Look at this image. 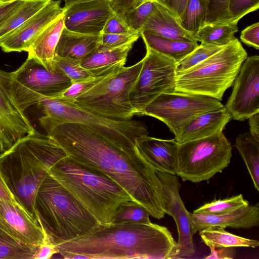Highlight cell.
I'll use <instances>...</instances> for the list:
<instances>
[{"label": "cell", "instance_id": "51", "mask_svg": "<svg viewBox=\"0 0 259 259\" xmlns=\"http://www.w3.org/2000/svg\"><path fill=\"white\" fill-rule=\"evenodd\" d=\"M65 5L64 8L67 7L72 4L80 3L82 2L89 1H93V0H64ZM109 1L110 2H112L114 0H106Z\"/></svg>", "mask_w": 259, "mask_h": 259}, {"label": "cell", "instance_id": "52", "mask_svg": "<svg viewBox=\"0 0 259 259\" xmlns=\"http://www.w3.org/2000/svg\"><path fill=\"white\" fill-rule=\"evenodd\" d=\"M148 1V0H136V3H135V8L139 6L140 5L144 3V2Z\"/></svg>", "mask_w": 259, "mask_h": 259}, {"label": "cell", "instance_id": "12", "mask_svg": "<svg viewBox=\"0 0 259 259\" xmlns=\"http://www.w3.org/2000/svg\"><path fill=\"white\" fill-rule=\"evenodd\" d=\"M142 68L130 94L131 103L137 115L163 93L175 92L177 62L146 47Z\"/></svg>", "mask_w": 259, "mask_h": 259}, {"label": "cell", "instance_id": "43", "mask_svg": "<svg viewBox=\"0 0 259 259\" xmlns=\"http://www.w3.org/2000/svg\"><path fill=\"white\" fill-rule=\"evenodd\" d=\"M259 23L256 22L245 28L241 31V41L249 47L256 50L259 49Z\"/></svg>", "mask_w": 259, "mask_h": 259}, {"label": "cell", "instance_id": "3", "mask_svg": "<svg viewBox=\"0 0 259 259\" xmlns=\"http://www.w3.org/2000/svg\"><path fill=\"white\" fill-rule=\"evenodd\" d=\"M63 151L48 135L35 130L0 155V169L7 185L18 203L35 220L37 192Z\"/></svg>", "mask_w": 259, "mask_h": 259}, {"label": "cell", "instance_id": "45", "mask_svg": "<svg viewBox=\"0 0 259 259\" xmlns=\"http://www.w3.org/2000/svg\"><path fill=\"white\" fill-rule=\"evenodd\" d=\"M169 10L177 18L184 11L188 0H154Z\"/></svg>", "mask_w": 259, "mask_h": 259}, {"label": "cell", "instance_id": "5", "mask_svg": "<svg viewBox=\"0 0 259 259\" xmlns=\"http://www.w3.org/2000/svg\"><path fill=\"white\" fill-rule=\"evenodd\" d=\"M35 219L55 246L84 236L101 224L49 172L37 192Z\"/></svg>", "mask_w": 259, "mask_h": 259}, {"label": "cell", "instance_id": "49", "mask_svg": "<svg viewBox=\"0 0 259 259\" xmlns=\"http://www.w3.org/2000/svg\"><path fill=\"white\" fill-rule=\"evenodd\" d=\"M233 247L218 248L210 249L211 253L205 258H233L234 250Z\"/></svg>", "mask_w": 259, "mask_h": 259}, {"label": "cell", "instance_id": "11", "mask_svg": "<svg viewBox=\"0 0 259 259\" xmlns=\"http://www.w3.org/2000/svg\"><path fill=\"white\" fill-rule=\"evenodd\" d=\"M224 108L219 100L211 97L175 92L160 94L145 107L142 115L163 122L176 137L196 116Z\"/></svg>", "mask_w": 259, "mask_h": 259}, {"label": "cell", "instance_id": "9", "mask_svg": "<svg viewBox=\"0 0 259 259\" xmlns=\"http://www.w3.org/2000/svg\"><path fill=\"white\" fill-rule=\"evenodd\" d=\"M143 60L123 67L78 96L74 103L101 116L114 120L131 119L136 112L130 94L141 72Z\"/></svg>", "mask_w": 259, "mask_h": 259}, {"label": "cell", "instance_id": "34", "mask_svg": "<svg viewBox=\"0 0 259 259\" xmlns=\"http://www.w3.org/2000/svg\"><path fill=\"white\" fill-rule=\"evenodd\" d=\"M224 47L201 43L184 59L177 63L176 76L199 64L219 51Z\"/></svg>", "mask_w": 259, "mask_h": 259}, {"label": "cell", "instance_id": "14", "mask_svg": "<svg viewBox=\"0 0 259 259\" xmlns=\"http://www.w3.org/2000/svg\"><path fill=\"white\" fill-rule=\"evenodd\" d=\"M156 173L163 192V211L173 218L177 226L179 236L174 259L190 257L195 252L192 213L187 210L180 195L178 177L168 173Z\"/></svg>", "mask_w": 259, "mask_h": 259}, {"label": "cell", "instance_id": "25", "mask_svg": "<svg viewBox=\"0 0 259 259\" xmlns=\"http://www.w3.org/2000/svg\"><path fill=\"white\" fill-rule=\"evenodd\" d=\"M100 35L74 32L64 27L55 51V56L68 57L82 62L99 46Z\"/></svg>", "mask_w": 259, "mask_h": 259}, {"label": "cell", "instance_id": "17", "mask_svg": "<svg viewBox=\"0 0 259 259\" xmlns=\"http://www.w3.org/2000/svg\"><path fill=\"white\" fill-rule=\"evenodd\" d=\"M61 1H50L43 8L17 29L0 39V47L6 52H28L32 43L52 21L64 13Z\"/></svg>", "mask_w": 259, "mask_h": 259}, {"label": "cell", "instance_id": "38", "mask_svg": "<svg viewBox=\"0 0 259 259\" xmlns=\"http://www.w3.org/2000/svg\"><path fill=\"white\" fill-rule=\"evenodd\" d=\"M80 63L68 57L58 56H55L54 57L55 69L63 72L70 79L72 82L92 76L81 66Z\"/></svg>", "mask_w": 259, "mask_h": 259}, {"label": "cell", "instance_id": "39", "mask_svg": "<svg viewBox=\"0 0 259 259\" xmlns=\"http://www.w3.org/2000/svg\"><path fill=\"white\" fill-rule=\"evenodd\" d=\"M206 15L205 25L232 21L229 12L230 0H205Z\"/></svg>", "mask_w": 259, "mask_h": 259}, {"label": "cell", "instance_id": "4", "mask_svg": "<svg viewBox=\"0 0 259 259\" xmlns=\"http://www.w3.org/2000/svg\"><path fill=\"white\" fill-rule=\"evenodd\" d=\"M48 172L101 225L112 223L123 206L133 201L114 181L80 165L64 151Z\"/></svg>", "mask_w": 259, "mask_h": 259}, {"label": "cell", "instance_id": "21", "mask_svg": "<svg viewBox=\"0 0 259 259\" xmlns=\"http://www.w3.org/2000/svg\"><path fill=\"white\" fill-rule=\"evenodd\" d=\"M133 43L118 48L108 49L98 47L96 51L81 62V66L92 76H102L113 73L123 68Z\"/></svg>", "mask_w": 259, "mask_h": 259}, {"label": "cell", "instance_id": "24", "mask_svg": "<svg viewBox=\"0 0 259 259\" xmlns=\"http://www.w3.org/2000/svg\"><path fill=\"white\" fill-rule=\"evenodd\" d=\"M144 30L174 40L196 41L194 39V35L180 25L177 18L171 12L156 2L141 32Z\"/></svg>", "mask_w": 259, "mask_h": 259}, {"label": "cell", "instance_id": "54", "mask_svg": "<svg viewBox=\"0 0 259 259\" xmlns=\"http://www.w3.org/2000/svg\"><path fill=\"white\" fill-rule=\"evenodd\" d=\"M6 3L0 2V6Z\"/></svg>", "mask_w": 259, "mask_h": 259}, {"label": "cell", "instance_id": "15", "mask_svg": "<svg viewBox=\"0 0 259 259\" xmlns=\"http://www.w3.org/2000/svg\"><path fill=\"white\" fill-rule=\"evenodd\" d=\"M63 8L65 28L91 35H100L107 21L115 14L111 2L106 0L82 2Z\"/></svg>", "mask_w": 259, "mask_h": 259}, {"label": "cell", "instance_id": "36", "mask_svg": "<svg viewBox=\"0 0 259 259\" xmlns=\"http://www.w3.org/2000/svg\"><path fill=\"white\" fill-rule=\"evenodd\" d=\"M149 212L142 206L133 201L123 206L112 223L133 222L141 224L151 223Z\"/></svg>", "mask_w": 259, "mask_h": 259}, {"label": "cell", "instance_id": "19", "mask_svg": "<svg viewBox=\"0 0 259 259\" xmlns=\"http://www.w3.org/2000/svg\"><path fill=\"white\" fill-rule=\"evenodd\" d=\"M192 232L210 227L249 229L259 225V204L217 214L192 213Z\"/></svg>", "mask_w": 259, "mask_h": 259}, {"label": "cell", "instance_id": "20", "mask_svg": "<svg viewBox=\"0 0 259 259\" xmlns=\"http://www.w3.org/2000/svg\"><path fill=\"white\" fill-rule=\"evenodd\" d=\"M178 143L148 136L139 138L136 147L156 171L176 175Z\"/></svg>", "mask_w": 259, "mask_h": 259}, {"label": "cell", "instance_id": "46", "mask_svg": "<svg viewBox=\"0 0 259 259\" xmlns=\"http://www.w3.org/2000/svg\"><path fill=\"white\" fill-rule=\"evenodd\" d=\"M136 0H114L111 3L115 14L120 16L135 8Z\"/></svg>", "mask_w": 259, "mask_h": 259}, {"label": "cell", "instance_id": "35", "mask_svg": "<svg viewBox=\"0 0 259 259\" xmlns=\"http://www.w3.org/2000/svg\"><path fill=\"white\" fill-rule=\"evenodd\" d=\"M155 6L154 0H148L120 16L133 31L141 32L144 24L153 11Z\"/></svg>", "mask_w": 259, "mask_h": 259}, {"label": "cell", "instance_id": "23", "mask_svg": "<svg viewBox=\"0 0 259 259\" xmlns=\"http://www.w3.org/2000/svg\"><path fill=\"white\" fill-rule=\"evenodd\" d=\"M64 27L63 13L47 25L35 38L27 52L28 56L36 59L48 70L54 71L55 51Z\"/></svg>", "mask_w": 259, "mask_h": 259}, {"label": "cell", "instance_id": "16", "mask_svg": "<svg viewBox=\"0 0 259 259\" xmlns=\"http://www.w3.org/2000/svg\"><path fill=\"white\" fill-rule=\"evenodd\" d=\"M0 228L16 240L31 248H37L46 235L37 221L20 205L0 199Z\"/></svg>", "mask_w": 259, "mask_h": 259}, {"label": "cell", "instance_id": "33", "mask_svg": "<svg viewBox=\"0 0 259 259\" xmlns=\"http://www.w3.org/2000/svg\"><path fill=\"white\" fill-rule=\"evenodd\" d=\"M249 205L242 194L223 199L215 200L207 203L194 210V213L217 214L229 212Z\"/></svg>", "mask_w": 259, "mask_h": 259}, {"label": "cell", "instance_id": "2", "mask_svg": "<svg viewBox=\"0 0 259 259\" xmlns=\"http://www.w3.org/2000/svg\"><path fill=\"white\" fill-rule=\"evenodd\" d=\"M56 247L67 259H174L177 242L164 226L124 222L101 225Z\"/></svg>", "mask_w": 259, "mask_h": 259}, {"label": "cell", "instance_id": "27", "mask_svg": "<svg viewBox=\"0 0 259 259\" xmlns=\"http://www.w3.org/2000/svg\"><path fill=\"white\" fill-rule=\"evenodd\" d=\"M199 232L202 241L210 249L236 247L255 248L259 246L258 240L229 233L223 227H207Z\"/></svg>", "mask_w": 259, "mask_h": 259}, {"label": "cell", "instance_id": "6", "mask_svg": "<svg viewBox=\"0 0 259 259\" xmlns=\"http://www.w3.org/2000/svg\"><path fill=\"white\" fill-rule=\"evenodd\" d=\"M247 53L236 38L203 61L176 77L175 92L219 101L233 85Z\"/></svg>", "mask_w": 259, "mask_h": 259}, {"label": "cell", "instance_id": "7", "mask_svg": "<svg viewBox=\"0 0 259 259\" xmlns=\"http://www.w3.org/2000/svg\"><path fill=\"white\" fill-rule=\"evenodd\" d=\"M36 104L45 114L39 121L47 133L63 123H80L95 128L115 143L132 149L137 148V141L139 138L148 135L143 122L105 118L74 102L53 98H45Z\"/></svg>", "mask_w": 259, "mask_h": 259}, {"label": "cell", "instance_id": "40", "mask_svg": "<svg viewBox=\"0 0 259 259\" xmlns=\"http://www.w3.org/2000/svg\"><path fill=\"white\" fill-rule=\"evenodd\" d=\"M141 36L139 31L124 34L102 33L100 35L99 47L112 49L133 43Z\"/></svg>", "mask_w": 259, "mask_h": 259}, {"label": "cell", "instance_id": "53", "mask_svg": "<svg viewBox=\"0 0 259 259\" xmlns=\"http://www.w3.org/2000/svg\"><path fill=\"white\" fill-rule=\"evenodd\" d=\"M11 1H13V0H0V2L7 3V2H10Z\"/></svg>", "mask_w": 259, "mask_h": 259}, {"label": "cell", "instance_id": "18", "mask_svg": "<svg viewBox=\"0 0 259 259\" xmlns=\"http://www.w3.org/2000/svg\"><path fill=\"white\" fill-rule=\"evenodd\" d=\"M35 131L29 120L0 84V152Z\"/></svg>", "mask_w": 259, "mask_h": 259}, {"label": "cell", "instance_id": "30", "mask_svg": "<svg viewBox=\"0 0 259 259\" xmlns=\"http://www.w3.org/2000/svg\"><path fill=\"white\" fill-rule=\"evenodd\" d=\"M51 0H24L0 25V39L17 29Z\"/></svg>", "mask_w": 259, "mask_h": 259}, {"label": "cell", "instance_id": "22", "mask_svg": "<svg viewBox=\"0 0 259 259\" xmlns=\"http://www.w3.org/2000/svg\"><path fill=\"white\" fill-rule=\"evenodd\" d=\"M231 119L225 107L201 114L191 120L175 139L181 144L210 136L223 132Z\"/></svg>", "mask_w": 259, "mask_h": 259}, {"label": "cell", "instance_id": "13", "mask_svg": "<svg viewBox=\"0 0 259 259\" xmlns=\"http://www.w3.org/2000/svg\"><path fill=\"white\" fill-rule=\"evenodd\" d=\"M232 119L243 121L259 112V56L247 57L225 106Z\"/></svg>", "mask_w": 259, "mask_h": 259}, {"label": "cell", "instance_id": "29", "mask_svg": "<svg viewBox=\"0 0 259 259\" xmlns=\"http://www.w3.org/2000/svg\"><path fill=\"white\" fill-rule=\"evenodd\" d=\"M237 23L231 21L205 24L194 34V39L201 43L225 46L235 38L234 35L238 31Z\"/></svg>", "mask_w": 259, "mask_h": 259}, {"label": "cell", "instance_id": "42", "mask_svg": "<svg viewBox=\"0 0 259 259\" xmlns=\"http://www.w3.org/2000/svg\"><path fill=\"white\" fill-rule=\"evenodd\" d=\"M133 32L120 16L114 14L107 21L102 33L124 34Z\"/></svg>", "mask_w": 259, "mask_h": 259}, {"label": "cell", "instance_id": "50", "mask_svg": "<svg viewBox=\"0 0 259 259\" xmlns=\"http://www.w3.org/2000/svg\"><path fill=\"white\" fill-rule=\"evenodd\" d=\"M248 119L250 133L259 139V112L252 115Z\"/></svg>", "mask_w": 259, "mask_h": 259}, {"label": "cell", "instance_id": "47", "mask_svg": "<svg viewBox=\"0 0 259 259\" xmlns=\"http://www.w3.org/2000/svg\"><path fill=\"white\" fill-rule=\"evenodd\" d=\"M24 1L13 0L0 6V25L10 16Z\"/></svg>", "mask_w": 259, "mask_h": 259}, {"label": "cell", "instance_id": "32", "mask_svg": "<svg viewBox=\"0 0 259 259\" xmlns=\"http://www.w3.org/2000/svg\"><path fill=\"white\" fill-rule=\"evenodd\" d=\"M38 248L28 247L0 228V259H33Z\"/></svg>", "mask_w": 259, "mask_h": 259}, {"label": "cell", "instance_id": "48", "mask_svg": "<svg viewBox=\"0 0 259 259\" xmlns=\"http://www.w3.org/2000/svg\"><path fill=\"white\" fill-rule=\"evenodd\" d=\"M0 199L7 200L20 205L7 185L0 169ZM21 206V205H20ZM22 207V206H21Z\"/></svg>", "mask_w": 259, "mask_h": 259}, {"label": "cell", "instance_id": "10", "mask_svg": "<svg viewBox=\"0 0 259 259\" xmlns=\"http://www.w3.org/2000/svg\"><path fill=\"white\" fill-rule=\"evenodd\" d=\"M232 146L223 132L178 144L176 175L184 181H208L229 164Z\"/></svg>", "mask_w": 259, "mask_h": 259}, {"label": "cell", "instance_id": "37", "mask_svg": "<svg viewBox=\"0 0 259 259\" xmlns=\"http://www.w3.org/2000/svg\"><path fill=\"white\" fill-rule=\"evenodd\" d=\"M114 73L102 76H90L72 82L68 88L54 98L64 101L74 102L75 100L82 93Z\"/></svg>", "mask_w": 259, "mask_h": 259}, {"label": "cell", "instance_id": "1", "mask_svg": "<svg viewBox=\"0 0 259 259\" xmlns=\"http://www.w3.org/2000/svg\"><path fill=\"white\" fill-rule=\"evenodd\" d=\"M47 135L70 159L118 184L152 217H164L161 183L137 148L123 147L95 128L77 123L59 125Z\"/></svg>", "mask_w": 259, "mask_h": 259}, {"label": "cell", "instance_id": "28", "mask_svg": "<svg viewBox=\"0 0 259 259\" xmlns=\"http://www.w3.org/2000/svg\"><path fill=\"white\" fill-rule=\"evenodd\" d=\"M242 158L254 187L259 191V139L250 132L240 134L234 144Z\"/></svg>", "mask_w": 259, "mask_h": 259}, {"label": "cell", "instance_id": "44", "mask_svg": "<svg viewBox=\"0 0 259 259\" xmlns=\"http://www.w3.org/2000/svg\"><path fill=\"white\" fill-rule=\"evenodd\" d=\"M56 253H58V251L56 246L52 244L46 236L44 242L38 247L33 259L50 258Z\"/></svg>", "mask_w": 259, "mask_h": 259}, {"label": "cell", "instance_id": "31", "mask_svg": "<svg viewBox=\"0 0 259 259\" xmlns=\"http://www.w3.org/2000/svg\"><path fill=\"white\" fill-rule=\"evenodd\" d=\"M206 15L205 0H188L177 20L185 30L194 35L205 25Z\"/></svg>", "mask_w": 259, "mask_h": 259}, {"label": "cell", "instance_id": "41", "mask_svg": "<svg viewBox=\"0 0 259 259\" xmlns=\"http://www.w3.org/2000/svg\"><path fill=\"white\" fill-rule=\"evenodd\" d=\"M259 8V0H230L229 12L232 21L238 22L246 14Z\"/></svg>", "mask_w": 259, "mask_h": 259}, {"label": "cell", "instance_id": "26", "mask_svg": "<svg viewBox=\"0 0 259 259\" xmlns=\"http://www.w3.org/2000/svg\"><path fill=\"white\" fill-rule=\"evenodd\" d=\"M140 33L146 47L172 59L177 63L198 46L197 41L174 40L145 30L142 31Z\"/></svg>", "mask_w": 259, "mask_h": 259}, {"label": "cell", "instance_id": "8", "mask_svg": "<svg viewBox=\"0 0 259 259\" xmlns=\"http://www.w3.org/2000/svg\"><path fill=\"white\" fill-rule=\"evenodd\" d=\"M72 83L62 71H49L30 56L14 72L0 70V84L23 112L45 98L57 97Z\"/></svg>", "mask_w": 259, "mask_h": 259}]
</instances>
